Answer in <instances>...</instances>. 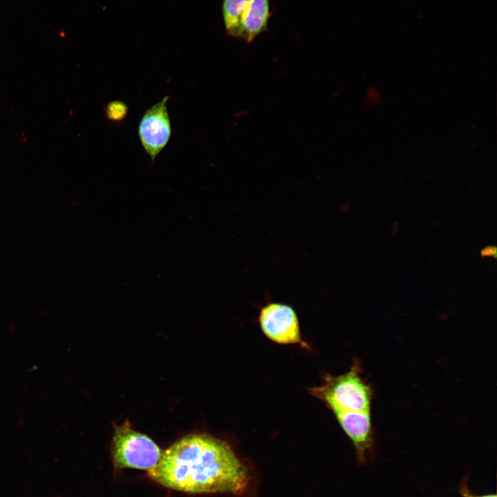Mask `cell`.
I'll use <instances>...</instances> for the list:
<instances>
[{
    "label": "cell",
    "mask_w": 497,
    "mask_h": 497,
    "mask_svg": "<svg viewBox=\"0 0 497 497\" xmlns=\"http://www.w3.org/2000/svg\"><path fill=\"white\" fill-rule=\"evenodd\" d=\"M148 474L162 486L193 494H239L248 480L231 446L206 433L187 435L174 442Z\"/></svg>",
    "instance_id": "obj_1"
},
{
    "label": "cell",
    "mask_w": 497,
    "mask_h": 497,
    "mask_svg": "<svg viewBox=\"0 0 497 497\" xmlns=\"http://www.w3.org/2000/svg\"><path fill=\"white\" fill-rule=\"evenodd\" d=\"M358 360H354L350 369L339 376L324 375L322 384L309 387L308 391L322 401L333 415L371 411L374 398L371 385L362 376Z\"/></svg>",
    "instance_id": "obj_2"
},
{
    "label": "cell",
    "mask_w": 497,
    "mask_h": 497,
    "mask_svg": "<svg viewBox=\"0 0 497 497\" xmlns=\"http://www.w3.org/2000/svg\"><path fill=\"white\" fill-rule=\"evenodd\" d=\"M111 454L117 469L149 471L157 464L162 451L150 438L133 430L126 421L121 426H115Z\"/></svg>",
    "instance_id": "obj_3"
},
{
    "label": "cell",
    "mask_w": 497,
    "mask_h": 497,
    "mask_svg": "<svg viewBox=\"0 0 497 497\" xmlns=\"http://www.w3.org/2000/svg\"><path fill=\"white\" fill-rule=\"evenodd\" d=\"M258 322L262 333L272 342L309 349L302 338L298 315L290 305L277 302L266 304L260 309Z\"/></svg>",
    "instance_id": "obj_4"
},
{
    "label": "cell",
    "mask_w": 497,
    "mask_h": 497,
    "mask_svg": "<svg viewBox=\"0 0 497 497\" xmlns=\"http://www.w3.org/2000/svg\"><path fill=\"white\" fill-rule=\"evenodd\" d=\"M168 96L147 109L138 125V136L152 161L168 144L171 136V124L167 108Z\"/></svg>",
    "instance_id": "obj_5"
},
{
    "label": "cell",
    "mask_w": 497,
    "mask_h": 497,
    "mask_svg": "<svg viewBox=\"0 0 497 497\" xmlns=\"http://www.w3.org/2000/svg\"><path fill=\"white\" fill-rule=\"evenodd\" d=\"M334 416L353 442L359 461L364 460L373 445L374 431L371 411L341 413Z\"/></svg>",
    "instance_id": "obj_6"
},
{
    "label": "cell",
    "mask_w": 497,
    "mask_h": 497,
    "mask_svg": "<svg viewBox=\"0 0 497 497\" xmlns=\"http://www.w3.org/2000/svg\"><path fill=\"white\" fill-rule=\"evenodd\" d=\"M270 16L269 0H250L240 17L236 38L251 42L266 30Z\"/></svg>",
    "instance_id": "obj_7"
},
{
    "label": "cell",
    "mask_w": 497,
    "mask_h": 497,
    "mask_svg": "<svg viewBox=\"0 0 497 497\" xmlns=\"http://www.w3.org/2000/svg\"><path fill=\"white\" fill-rule=\"evenodd\" d=\"M250 0H223L222 14L227 35L237 36L240 17Z\"/></svg>",
    "instance_id": "obj_8"
},
{
    "label": "cell",
    "mask_w": 497,
    "mask_h": 497,
    "mask_svg": "<svg viewBox=\"0 0 497 497\" xmlns=\"http://www.w3.org/2000/svg\"><path fill=\"white\" fill-rule=\"evenodd\" d=\"M128 106L121 100H114L105 106L106 117L112 121H121L128 115Z\"/></svg>",
    "instance_id": "obj_9"
},
{
    "label": "cell",
    "mask_w": 497,
    "mask_h": 497,
    "mask_svg": "<svg viewBox=\"0 0 497 497\" xmlns=\"http://www.w3.org/2000/svg\"><path fill=\"white\" fill-rule=\"evenodd\" d=\"M365 101L371 106H376L381 102V95L376 86L367 89L364 95Z\"/></svg>",
    "instance_id": "obj_10"
},
{
    "label": "cell",
    "mask_w": 497,
    "mask_h": 497,
    "mask_svg": "<svg viewBox=\"0 0 497 497\" xmlns=\"http://www.w3.org/2000/svg\"><path fill=\"white\" fill-rule=\"evenodd\" d=\"M476 497H496V495H487V496H476Z\"/></svg>",
    "instance_id": "obj_11"
}]
</instances>
